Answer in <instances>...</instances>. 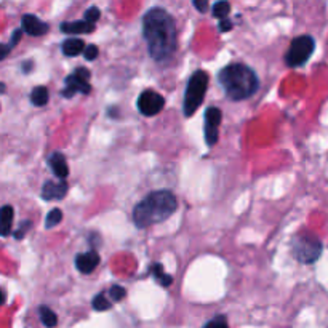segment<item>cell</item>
Wrapping results in <instances>:
<instances>
[{"label": "cell", "mask_w": 328, "mask_h": 328, "mask_svg": "<svg viewBox=\"0 0 328 328\" xmlns=\"http://www.w3.org/2000/svg\"><path fill=\"white\" fill-rule=\"evenodd\" d=\"M143 35L149 54L155 61H167L173 54L176 47V27L167 10L154 7L144 15Z\"/></svg>", "instance_id": "obj_1"}, {"label": "cell", "mask_w": 328, "mask_h": 328, "mask_svg": "<svg viewBox=\"0 0 328 328\" xmlns=\"http://www.w3.org/2000/svg\"><path fill=\"white\" fill-rule=\"evenodd\" d=\"M178 207L176 197L170 190H154L133 208V223L144 229L168 220Z\"/></svg>", "instance_id": "obj_2"}, {"label": "cell", "mask_w": 328, "mask_h": 328, "mask_svg": "<svg viewBox=\"0 0 328 328\" xmlns=\"http://www.w3.org/2000/svg\"><path fill=\"white\" fill-rule=\"evenodd\" d=\"M218 80L226 91V95L234 101H242L253 96L259 88V80L255 70L245 64H229L218 74Z\"/></svg>", "instance_id": "obj_3"}, {"label": "cell", "mask_w": 328, "mask_h": 328, "mask_svg": "<svg viewBox=\"0 0 328 328\" xmlns=\"http://www.w3.org/2000/svg\"><path fill=\"white\" fill-rule=\"evenodd\" d=\"M208 86V74L205 70H197L190 79L188 80V86L184 91V103H183V112L186 117L194 116V112L202 104Z\"/></svg>", "instance_id": "obj_4"}, {"label": "cell", "mask_w": 328, "mask_h": 328, "mask_svg": "<svg viewBox=\"0 0 328 328\" xmlns=\"http://www.w3.org/2000/svg\"><path fill=\"white\" fill-rule=\"evenodd\" d=\"M315 48V40L311 35H301L293 39L288 52L285 54V63L288 68H299L312 56Z\"/></svg>", "instance_id": "obj_5"}, {"label": "cell", "mask_w": 328, "mask_h": 328, "mask_svg": "<svg viewBox=\"0 0 328 328\" xmlns=\"http://www.w3.org/2000/svg\"><path fill=\"white\" fill-rule=\"evenodd\" d=\"M293 255L299 262H304V264H312L322 253V243L317 237H311V236H301L296 237L293 240L292 245Z\"/></svg>", "instance_id": "obj_6"}, {"label": "cell", "mask_w": 328, "mask_h": 328, "mask_svg": "<svg viewBox=\"0 0 328 328\" xmlns=\"http://www.w3.org/2000/svg\"><path fill=\"white\" fill-rule=\"evenodd\" d=\"M90 70L85 68H77L72 74L66 77V88L63 90V96L64 98H72L77 93H82V95H88L91 91V85H90Z\"/></svg>", "instance_id": "obj_7"}, {"label": "cell", "mask_w": 328, "mask_h": 328, "mask_svg": "<svg viewBox=\"0 0 328 328\" xmlns=\"http://www.w3.org/2000/svg\"><path fill=\"white\" fill-rule=\"evenodd\" d=\"M163 104H165V101H163L162 95H158L157 91L154 90H146L139 95L138 101H136V106H138V111L143 114V116L149 117V116H155L162 111Z\"/></svg>", "instance_id": "obj_8"}, {"label": "cell", "mask_w": 328, "mask_h": 328, "mask_svg": "<svg viewBox=\"0 0 328 328\" xmlns=\"http://www.w3.org/2000/svg\"><path fill=\"white\" fill-rule=\"evenodd\" d=\"M221 117V111L218 107H208L205 111V141L208 146H213L218 141Z\"/></svg>", "instance_id": "obj_9"}, {"label": "cell", "mask_w": 328, "mask_h": 328, "mask_svg": "<svg viewBox=\"0 0 328 328\" xmlns=\"http://www.w3.org/2000/svg\"><path fill=\"white\" fill-rule=\"evenodd\" d=\"M68 194V183L66 179H58V181H52L48 179L45 181L42 188V199L43 200H61Z\"/></svg>", "instance_id": "obj_10"}, {"label": "cell", "mask_w": 328, "mask_h": 328, "mask_svg": "<svg viewBox=\"0 0 328 328\" xmlns=\"http://www.w3.org/2000/svg\"><path fill=\"white\" fill-rule=\"evenodd\" d=\"M21 24H23V31L26 34H29L32 37H40L43 34H47L48 29H50L47 23H43V21H40L34 15H24Z\"/></svg>", "instance_id": "obj_11"}, {"label": "cell", "mask_w": 328, "mask_h": 328, "mask_svg": "<svg viewBox=\"0 0 328 328\" xmlns=\"http://www.w3.org/2000/svg\"><path fill=\"white\" fill-rule=\"evenodd\" d=\"M98 264H100V255H98L95 250L75 256V266H77V269L82 274H91V272L96 269Z\"/></svg>", "instance_id": "obj_12"}, {"label": "cell", "mask_w": 328, "mask_h": 328, "mask_svg": "<svg viewBox=\"0 0 328 328\" xmlns=\"http://www.w3.org/2000/svg\"><path fill=\"white\" fill-rule=\"evenodd\" d=\"M48 163H50L52 172L54 173V176L58 179L68 178L69 167H68V162H66V157L61 154V152H53V154L48 157Z\"/></svg>", "instance_id": "obj_13"}, {"label": "cell", "mask_w": 328, "mask_h": 328, "mask_svg": "<svg viewBox=\"0 0 328 328\" xmlns=\"http://www.w3.org/2000/svg\"><path fill=\"white\" fill-rule=\"evenodd\" d=\"M61 31L66 34H88V32L95 31V24L88 23V21H66L61 24Z\"/></svg>", "instance_id": "obj_14"}, {"label": "cell", "mask_w": 328, "mask_h": 328, "mask_svg": "<svg viewBox=\"0 0 328 328\" xmlns=\"http://www.w3.org/2000/svg\"><path fill=\"white\" fill-rule=\"evenodd\" d=\"M13 207L5 205L0 208V237H7L12 232V224H13Z\"/></svg>", "instance_id": "obj_15"}, {"label": "cell", "mask_w": 328, "mask_h": 328, "mask_svg": "<svg viewBox=\"0 0 328 328\" xmlns=\"http://www.w3.org/2000/svg\"><path fill=\"white\" fill-rule=\"evenodd\" d=\"M84 48H85V42L82 39H75V37L66 39L61 45V50L66 56H79V54L84 52Z\"/></svg>", "instance_id": "obj_16"}, {"label": "cell", "mask_w": 328, "mask_h": 328, "mask_svg": "<svg viewBox=\"0 0 328 328\" xmlns=\"http://www.w3.org/2000/svg\"><path fill=\"white\" fill-rule=\"evenodd\" d=\"M151 274L154 276V278L160 283L162 287H170L172 285L173 277L170 274H167V272L163 271V266L158 264V262H155V264L151 267Z\"/></svg>", "instance_id": "obj_17"}, {"label": "cell", "mask_w": 328, "mask_h": 328, "mask_svg": "<svg viewBox=\"0 0 328 328\" xmlns=\"http://www.w3.org/2000/svg\"><path fill=\"white\" fill-rule=\"evenodd\" d=\"M48 98H50V93H48L47 86H35L31 91V103L34 106H45L48 103Z\"/></svg>", "instance_id": "obj_18"}, {"label": "cell", "mask_w": 328, "mask_h": 328, "mask_svg": "<svg viewBox=\"0 0 328 328\" xmlns=\"http://www.w3.org/2000/svg\"><path fill=\"white\" fill-rule=\"evenodd\" d=\"M39 314H40L42 324L45 325L47 328H54V327H56L58 317H56V314H54L50 308H47V306H42V308L39 309Z\"/></svg>", "instance_id": "obj_19"}, {"label": "cell", "mask_w": 328, "mask_h": 328, "mask_svg": "<svg viewBox=\"0 0 328 328\" xmlns=\"http://www.w3.org/2000/svg\"><path fill=\"white\" fill-rule=\"evenodd\" d=\"M229 12H231V3H229L227 0H220V2H216L213 5V10H211L213 16L218 19L227 18Z\"/></svg>", "instance_id": "obj_20"}, {"label": "cell", "mask_w": 328, "mask_h": 328, "mask_svg": "<svg viewBox=\"0 0 328 328\" xmlns=\"http://www.w3.org/2000/svg\"><path fill=\"white\" fill-rule=\"evenodd\" d=\"M91 304H93V309H95V311H100V312H103V311H107L109 308H111L112 301L106 298L104 293H100V294H96V296L93 298Z\"/></svg>", "instance_id": "obj_21"}, {"label": "cell", "mask_w": 328, "mask_h": 328, "mask_svg": "<svg viewBox=\"0 0 328 328\" xmlns=\"http://www.w3.org/2000/svg\"><path fill=\"white\" fill-rule=\"evenodd\" d=\"M63 220V211L59 208H53L50 213L47 215V220H45V227L47 229H52L54 227L56 224H59Z\"/></svg>", "instance_id": "obj_22"}, {"label": "cell", "mask_w": 328, "mask_h": 328, "mask_svg": "<svg viewBox=\"0 0 328 328\" xmlns=\"http://www.w3.org/2000/svg\"><path fill=\"white\" fill-rule=\"evenodd\" d=\"M109 296H111V301L112 303H119L122 301V299L125 298V294H127V292H125L123 287L120 285H112L111 288H109Z\"/></svg>", "instance_id": "obj_23"}, {"label": "cell", "mask_w": 328, "mask_h": 328, "mask_svg": "<svg viewBox=\"0 0 328 328\" xmlns=\"http://www.w3.org/2000/svg\"><path fill=\"white\" fill-rule=\"evenodd\" d=\"M204 328H229L226 315H216V317H213L211 320L207 322V325Z\"/></svg>", "instance_id": "obj_24"}, {"label": "cell", "mask_w": 328, "mask_h": 328, "mask_svg": "<svg viewBox=\"0 0 328 328\" xmlns=\"http://www.w3.org/2000/svg\"><path fill=\"white\" fill-rule=\"evenodd\" d=\"M100 15H101L100 8H98V7H90V8L85 12L84 19H85V21H88V23H91V24H95L96 21L100 19Z\"/></svg>", "instance_id": "obj_25"}, {"label": "cell", "mask_w": 328, "mask_h": 328, "mask_svg": "<svg viewBox=\"0 0 328 328\" xmlns=\"http://www.w3.org/2000/svg\"><path fill=\"white\" fill-rule=\"evenodd\" d=\"M84 56H85V59L86 61H93L96 56H98V47L96 45H85V48H84Z\"/></svg>", "instance_id": "obj_26"}, {"label": "cell", "mask_w": 328, "mask_h": 328, "mask_svg": "<svg viewBox=\"0 0 328 328\" xmlns=\"http://www.w3.org/2000/svg\"><path fill=\"white\" fill-rule=\"evenodd\" d=\"M31 226H32V223H31V221H24L23 224H21V227L18 229V231L15 232V239H16V240H21V239H24L26 232L29 231V229H31Z\"/></svg>", "instance_id": "obj_27"}, {"label": "cell", "mask_w": 328, "mask_h": 328, "mask_svg": "<svg viewBox=\"0 0 328 328\" xmlns=\"http://www.w3.org/2000/svg\"><path fill=\"white\" fill-rule=\"evenodd\" d=\"M192 3H194L197 12H200V13L208 12V0H192Z\"/></svg>", "instance_id": "obj_28"}, {"label": "cell", "mask_w": 328, "mask_h": 328, "mask_svg": "<svg viewBox=\"0 0 328 328\" xmlns=\"http://www.w3.org/2000/svg\"><path fill=\"white\" fill-rule=\"evenodd\" d=\"M232 21L231 19H227V18H223L221 21H220V31L221 32H227V31H231L232 29Z\"/></svg>", "instance_id": "obj_29"}, {"label": "cell", "mask_w": 328, "mask_h": 328, "mask_svg": "<svg viewBox=\"0 0 328 328\" xmlns=\"http://www.w3.org/2000/svg\"><path fill=\"white\" fill-rule=\"evenodd\" d=\"M21 35H23V31H21V29H16V31L13 32V35H12V40H10V43H8V45L13 48V47L16 45V43L19 42Z\"/></svg>", "instance_id": "obj_30"}, {"label": "cell", "mask_w": 328, "mask_h": 328, "mask_svg": "<svg viewBox=\"0 0 328 328\" xmlns=\"http://www.w3.org/2000/svg\"><path fill=\"white\" fill-rule=\"evenodd\" d=\"M10 52H12V47H10V45H3V43H0V61L7 58Z\"/></svg>", "instance_id": "obj_31"}, {"label": "cell", "mask_w": 328, "mask_h": 328, "mask_svg": "<svg viewBox=\"0 0 328 328\" xmlns=\"http://www.w3.org/2000/svg\"><path fill=\"white\" fill-rule=\"evenodd\" d=\"M5 303V293L2 292V288H0V306Z\"/></svg>", "instance_id": "obj_32"}, {"label": "cell", "mask_w": 328, "mask_h": 328, "mask_svg": "<svg viewBox=\"0 0 328 328\" xmlns=\"http://www.w3.org/2000/svg\"><path fill=\"white\" fill-rule=\"evenodd\" d=\"M31 66H32L31 63H27V64H24V68H23V69H24V70H26V72H27V70H29V69H31Z\"/></svg>", "instance_id": "obj_33"}, {"label": "cell", "mask_w": 328, "mask_h": 328, "mask_svg": "<svg viewBox=\"0 0 328 328\" xmlns=\"http://www.w3.org/2000/svg\"><path fill=\"white\" fill-rule=\"evenodd\" d=\"M3 91H5V85L0 84V93H3Z\"/></svg>", "instance_id": "obj_34"}]
</instances>
